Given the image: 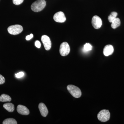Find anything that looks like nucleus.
<instances>
[{
  "instance_id": "a211bd4d",
  "label": "nucleus",
  "mask_w": 124,
  "mask_h": 124,
  "mask_svg": "<svg viewBox=\"0 0 124 124\" xmlns=\"http://www.w3.org/2000/svg\"><path fill=\"white\" fill-rule=\"evenodd\" d=\"M24 0H13V2L15 5H18L22 4Z\"/></svg>"
},
{
  "instance_id": "9b49d317",
  "label": "nucleus",
  "mask_w": 124,
  "mask_h": 124,
  "mask_svg": "<svg viewBox=\"0 0 124 124\" xmlns=\"http://www.w3.org/2000/svg\"><path fill=\"white\" fill-rule=\"evenodd\" d=\"M114 52L113 46L111 45H107L104 47L103 53L104 55L106 56H108L111 55Z\"/></svg>"
},
{
  "instance_id": "9d476101",
  "label": "nucleus",
  "mask_w": 124,
  "mask_h": 124,
  "mask_svg": "<svg viewBox=\"0 0 124 124\" xmlns=\"http://www.w3.org/2000/svg\"><path fill=\"white\" fill-rule=\"evenodd\" d=\"M41 115L44 117H46L48 113V110L45 104L43 103H40L38 106Z\"/></svg>"
},
{
  "instance_id": "6e6552de",
  "label": "nucleus",
  "mask_w": 124,
  "mask_h": 124,
  "mask_svg": "<svg viewBox=\"0 0 124 124\" xmlns=\"http://www.w3.org/2000/svg\"><path fill=\"white\" fill-rule=\"evenodd\" d=\"M53 18L55 22L60 23L64 22L66 19L64 13L62 11L56 13L54 15Z\"/></svg>"
},
{
  "instance_id": "ddd939ff",
  "label": "nucleus",
  "mask_w": 124,
  "mask_h": 124,
  "mask_svg": "<svg viewBox=\"0 0 124 124\" xmlns=\"http://www.w3.org/2000/svg\"><path fill=\"white\" fill-rule=\"evenodd\" d=\"M111 26L113 29H116L120 25L121 22L120 19L116 18L112 22Z\"/></svg>"
},
{
  "instance_id": "4468645a",
  "label": "nucleus",
  "mask_w": 124,
  "mask_h": 124,
  "mask_svg": "<svg viewBox=\"0 0 124 124\" xmlns=\"http://www.w3.org/2000/svg\"><path fill=\"white\" fill-rule=\"evenodd\" d=\"M11 98L7 94H1L0 96V101L2 102H10L11 101Z\"/></svg>"
},
{
  "instance_id": "2eb2a0df",
  "label": "nucleus",
  "mask_w": 124,
  "mask_h": 124,
  "mask_svg": "<svg viewBox=\"0 0 124 124\" xmlns=\"http://www.w3.org/2000/svg\"><path fill=\"white\" fill-rule=\"evenodd\" d=\"M2 124H17L16 120L13 118H8L5 120L3 121Z\"/></svg>"
},
{
  "instance_id": "423d86ee",
  "label": "nucleus",
  "mask_w": 124,
  "mask_h": 124,
  "mask_svg": "<svg viewBox=\"0 0 124 124\" xmlns=\"http://www.w3.org/2000/svg\"><path fill=\"white\" fill-rule=\"evenodd\" d=\"M92 24L95 29H99L102 25L101 19L97 16H94L92 18Z\"/></svg>"
},
{
  "instance_id": "4be33fe9",
  "label": "nucleus",
  "mask_w": 124,
  "mask_h": 124,
  "mask_svg": "<svg viewBox=\"0 0 124 124\" xmlns=\"http://www.w3.org/2000/svg\"><path fill=\"white\" fill-rule=\"evenodd\" d=\"M33 35L32 34H30L29 35L27 36L26 39L27 40H29L33 37Z\"/></svg>"
},
{
  "instance_id": "f3484780",
  "label": "nucleus",
  "mask_w": 124,
  "mask_h": 124,
  "mask_svg": "<svg viewBox=\"0 0 124 124\" xmlns=\"http://www.w3.org/2000/svg\"><path fill=\"white\" fill-rule=\"evenodd\" d=\"M84 50L85 51H88L91 50L92 49V46L89 43H86L84 46Z\"/></svg>"
},
{
  "instance_id": "f03ea898",
  "label": "nucleus",
  "mask_w": 124,
  "mask_h": 124,
  "mask_svg": "<svg viewBox=\"0 0 124 124\" xmlns=\"http://www.w3.org/2000/svg\"><path fill=\"white\" fill-rule=\"evenodd\" d=\"M67 89L71 95L74 97L78 98L81 96V91L78 87L73 85H69L67 86Z\"/></svg>"
},
{
  "instance_id": "f8f14e48",
  "label": "nucleus",
  "mask_w": 124,
  "mask_h": 124,
  "mask_svg": "<svg viewBox=\"0 0 124 124\" xmlns=\"http://www.w3.org/2000/svg\"><path fill=\"white\" fill-rule=\"evenodd\" d=\"M4 108L9 112H13L15 110L14 105L10 103H5L3 105Z\"/></svg>"
},
{
  "instance_id": "dca6fc26",
  "label": "nucleus",
  "mask_w": 124,
  "mask_h": 124,
  "mask_svg": "<svg viewBox=\"0 0 124 124\" xmlns=\"http://www.w3.org/2000/svg\"><path fill=\"white\" fill-rule=\"evenodd\" d=\"M117 14L116 12H112L108 16V19L110 23H112L114 19H115L117 16Z\"/></svg>"
},
{
  "instance_id": "39448f33",
  "label": "nucleus",
  "mask_w": 124,
  "mask_h": 124,
  "mask_svg": "<svg viewBox=\"0 0 124 124\" xmlns=\"http://www.w3.org/2000/svg\"><path fill=\"white\" fill-rule=\"evenodd\" d=\"M60 54L62 56L68 55L70 52V47L67 42H63L60 46L59 50Z\"/></svg>"
},
{
  "instance_id": "1a4fd4ad",
  "label": "nucleus",
  "mask_w": 124,
  "mask_h": 124,
  "mask_svg": "<svg viewBox=\"0 0 124 124\" xmlns=\"http://www.w3.org/2000/svg\"><path fill=\"white\" fill-rule=\"evenodd\" d=\"M17 110L18 113L23 115H28L30 113L29 109L26 107L22 105H18Z\"/></svg>"
},
{
  "instance_id": "6ab92c4d",
  "label": "nucleus",
  "mask_w": 124,
  "mask_h": 124,
  "mask_svg": "<svg viewBox=\"0 0 124 124\" xmlns=\"http://www.w3.org/2000/svg\"><path fill=\"white\" fill-rule=\"evenodd\" d=\"M24 75V73L23 72H20L18 73L15 74L16 77L19 78L23 77Z\"/></svg>"
},
{
  "instance_id": "20e7f679",
  "label": "nucleus",
  "mask_w": 124,
  "mask_h": 124,
  "mask_svg": "<svg viewBox=\"0 0 124 124\" xmlns=\"http://www.w3.org/2000/svg\"><path fill=\"white\" fill-rule=\"evenodd\" d=\"M23 27L22 26L19 24L12 25L8 28V31L9 33L11 35H18L22 32Z\"/></svg>"
},
{
  "instance_id": "7ed1b4c3",
  "label": "nucleus",
  "mask_w": 124,
  "mask_h": 124,
  "mask_svg": "<svg viewBox=\"0 0 124 124\" xmlns=\"http://www.w3.org/2000/svg\"><path fill=\"white\" fill-rule=\"evenodd\" d=\"M98 119L102 122H106L110 119V114L107 110H103L99 112L98 114Z\"/></svg>"
},
{
  "instance_id": "412c9836",
  "label": "nucleus",
  "mask_w": 124,
  "mask_h": 124,
  "mask_svg": "<svg viewBox=\"0 0 124 124\" xmlns=\"http://www.w3.org/2000/svg\"><path fill=\"white\" fill-rule=\"evenodd\" d=\"M35 45L37 48H40L41 45L40 42L39 41L37 40L36 41L35 43Z\"/></svg>"
},
{
  "instance_id": "f257e3e1",
  "label": "nucleus",
  "mask_w": 124,
  "mask_h": 124,
  "mask_svg": "<svg viewBox=\"0 0 124 124\" xmlns=\"http://www.w3.org/2000/svg\"><path fill=\"white\" fill-rule=\"evenodd\" d=\"M46 6V1L45 0H38L32 3L31 9L34 12H39L44 8Z\"/></svg>"
},
{
  "instance_id": "aec40b11",
  "label": "nucleus",
  "mask_w": 124,
  "mask_h": 124,
  "mask_svg": "<svg viewBox=\"0 0 124 124\" xmlns=\"http://www.w3.org/2000/svg\"><path fill=\"white\" fill-rule=\"evenodd\" d=\"M5 78L0 74V85H2L5 83Z\"/></svg>"
},
{
  "instance_id": "0eeeda50",
  "label": "nucleus",
  "mask_w": 124,
  "mask_h": 124,
  "mask_svg": "<svg viewBox=\"0 0 124 124\" xmlns=\"http://www.w3.org/2000/svg\"><path fill=\"white\" fill-rule=\"evenodd\" d=\"M41 40L44 46L45 49L46 50H50L51 47V42L49 37L47 36L44 35L42 36Z\"/></svg>"
}]
</instances>
